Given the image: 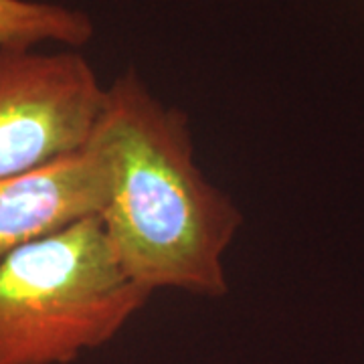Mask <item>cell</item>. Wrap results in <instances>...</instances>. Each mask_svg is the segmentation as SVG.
I'll use <instances>...</instances> for the list:
<instances>
[{
	"mask_svg": "<svg viewBox=\"0 0 364 364\" xmlns=\"http://www.w3.org/2000/svg\"><path fill=\"white\" fill-rule=\"evenodd\" d=\"M90 146L107 182L97 217L124 272L150 294L223 298L243 213L198 168L188 116L126 69L105 85Z\"/></svg>",
	"mask_w": 364,
	"mask_h": 364,
	"instance_id": "6da1fadb",
	"label": "cell"
},
{
	"mask_svg": "<svg viewBox=\"0 0 364 364\" xmlns=\"http://www.w3.org/2000/svg\"><path fill=\"white\" fill-rule=\"evenodd\" d=\"M119 265L97 215L0 259V364H69L150 299Z\"/></svg>",
	"mask_w": 364,
	"mask_h": 364,
	"instance_id": "7a4b0ae2",
	"label": "cell"
},
{
	"mask_svg": "<svg viewBox=\"0 0 364 364\" xmlns=\"http://www.w3.org/2000/svg\"><path fill=\"white\" fill-rule=\"evenodd\" d=\"M104 97L79 49H0V181L85 150Z\"/></svg>",
	"mask_w": 364,
	"mask_h": 364,
	"instance_id": "3957f363",
	"label": "cell"
},
{
	"mask_svg": "<svg viewBox=\"0 0 364 364\" xmlns=\"http://www.w3.org/2000/svg\"><path fill=\"white\" fill-rule=\"evenodd\" d=\"M105 168L87 144L77 154L0 181V259L69 225L100 215Z\"/></svg>",
	"mask_w": 364,
	"mask_h": 364,
	"instance_id": "277c9868",
	"label": "cell"
},
{
	"mask_svg": "<svg viewBox=\"0 0 364 364\" xmlns=\"http://www.w3.org/2000/svg\"><path fill=\"white\" fill-rule=\"evenodd\" d=\"M95 35L85 11L49 0H0V49H81Z\"/></svg>",
	"mask_w": 364,
	"mask_h": 364,
	"instance_id": "5b68a950",
	"label": "cell"
},
{
	"mask_svg": "<svg viewBox=\"0 0 364 364\" xmlns=\"http://www.w3.org/2000/svg\"><path fill=\"white\" fill-rule=\"evenodd\" d=\"M363 2H364V0H363Z\"/></svg>",
	"mask_w": 364,
	"mask_h": 364,
	"instance_id": "8992f818",
	"label": "cell"
}]
</instances>
